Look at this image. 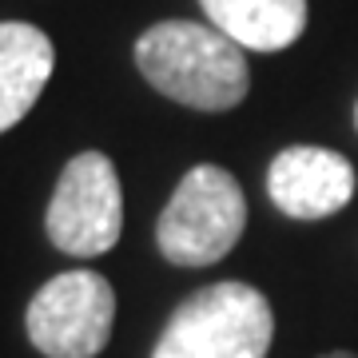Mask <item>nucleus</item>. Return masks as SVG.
I'll use <instances>...</instances> for the list:
<instances>
[{"label": "nucleus", "instance_id": "6", "mask_svg": "<svg viewBox=\"0 0 358 358\" xmlns=\"http://www.w3.org/2000/svg\"><path fill=\"white\" fill-rule=\"evenodd\" d=\"M355 164L331 148L294 143L267 167V195L291 219H331L355 199Z\"/></svg>", "mask_w": 358, "mask_h": 358}, {"label": "nucleus", "instance_id": "7", "mask_svg": "<svg viewBox=\"0 0 358 358\" xmlns=\"http://www.w3.org/2000/svg\"><path fill=\"white\" fill-rule=\"evenodd\" d=\"M56 68L48 32L24 20H0V136L36 108Z\"/></svg>", "mask_w": 358, "mask_h": 358}, {"label": "nucleus", "instance_id": "4", "mask_svg": "<svg viewBox=\"0 0 358 358\" xmlns=\"http://www.w3.org/2000/svg\"><path fill=\"white\" fill-rule=\"evenodd\" d=\"M48 243L64 255L96 259L120 243L124 231V187L115 164L103 152H80L56 179L44 211Z\"/></svg>", "mask_w": 358, "mask_h": 358}, {"label": "nucleus", "instance_id": "8", "mask_svg": "<svg viewBox=\"0 0 358 358\" xmlns=\"http://www.w3.org/2000/svg\"><path fill=\"white\" fill-rule=\"evenodd\" d=\"M207 20L247 52H282L307 28V0H199Z\"/></svg>", "mask_w": 358, "mask_h": 358}, {"label": "nucleus", "instance_id": "9", "mask_svg": "<svg viewBox=\"0 0 358 358\" xmlns=\"http://www.w3.org/2000/svg\"><path fill=\"white\" fill-rule=\"evenodd\" d=\"M319 358H358L355 350H327V355H319Z\"/></svg>", "mask_w": 358, "mask_h": 358}, {"label": "nucleus", "instance_id": "1", "mask_svg": "<svg viewBox=\"0 0 358 358\" xmlns=\"http://www.w3.org/2000/svg\"><path fill=\"white\" fill-rule=\"evenodd\" d=\"M243 52L215 24L159 20L136 40V68L167 100L195 112H227L251 92Z\"/></svg>", "mask_w": 358, "mask_h": 358}, {"label": "nucleus", "instance_id": "2", "mask_svg": "<svg viewBox=\"0 0 358 358\" xmlns=\"http://www.w3.org/2000/svg\"><path fill=\"white\" fill-rule=\"evenodd\" d=\"M275 310L251 282H211L187 294L152 346V358H267Z\"/></svg>", "mask_w": 358, "mask_h": 358}, {"label": "nucleus", "instance_id": "3", "mask_svg": "<svg viewBox=\"0 0 358 358\" xmlns=\"http://www.w3.org/2000/svg\"><path fill=\"white\" fill-rule=\"evenodd\" d=\"M247 231V195L227 167L195 164L159 211L155 247L171 267H211Z\"/></svg>", "mask_w": 358, "mask_h": 358}, {"label": "nucleus", "instance_id": "5", "mask_svg": "<svg viewBox=\"0 0 358 358\" xmlns=\"http://www.w3.org/2000/svg\"><path fill=\"white\" fill-rule=\"evenodd\" d=\"M28 338L44 358H96L115 327V291L96 271L52 275L24 310Z\"/></svg>", "mask_w": 358, "mask_h": 358}, {"label": "nucleus", "instance_id": "10", "mask_svg": "<svg viewBox=\"0 0 358 358\" xmlns=\"http://www.w3.org/2000/svg\"><path fill=\"white\" fill-rule=\"evenodd\" d=\"M355 128H358V103H355Z\"/></svg>", "mask_w": 358, "mask_h": 358}]
</instances>
